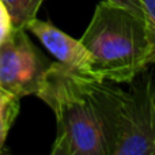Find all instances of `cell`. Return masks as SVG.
I'll use <instances>...</instances> for the list:
<instances>
[{
	"instance_id": "6da1fadb",
	"label": "cell",
	"mask_w": 155,
	"mask_h": 155,
	"mask_svg": "<svg viewBox=\"0 0 155 155\" xmlns=\"http://www.w3.org/2000/svg\"><path fill=\"white\" fill-rule=\"evenodd\" d=\"M76 75L94 106L109 155H155L154 68L148 65L124 83Z\"/></svg>"
},
{
	"instance_id": "8992f818",
	"label": "cell",
	"mask_w": 155,
	"mask_h": 155,
	"mask_svg": "<svg viewBox=\"0 0 155 155\" xmlns=\"http://www.w3.org/2000/svg\"><path fill=\"white\" fill-rule=\"evenodd\" d=\"M7 7L14 29H26L29 22L37 18L44 0H2Z\"/></svg>"
},
{
	"instance_id": "5b68a950",
	"label": "cell",
	"mask_w": 155,
	"mask_h": 155,
	"mask_svg": "<svg viewBox=\"0 0 155 155\" xmlns=\"http://www.w3.org/2000/svg\"><path fill=\"white\" fill-rule=\"evenodd\" d=\"M26 30L40 40L60 64L79 75L93 78V59L80 40L70 37L52 23L37 18L29 22Z\"/></svg>"
},
{
	"instance_id": "9c48e42d",
	"label": "cell",
	"mask_w": 155,
	"mask_h": 155,
	"mask_svg": "<svg viewBox=\"0 0 155 155\" xmlns=\"http://www.w3.org/2000/svg\"><path fill=\"white\" fill-rule=\"evenodd\" d=\"M12 30L14 27H12V22H11V16L8 14V10L4 5V3L0 0V44L7 40V37L11 34Z\"/></svg>"
},
{
	"instance_id": "52a82bcc",
	"label": "cell",
	"mask_w": 155,
	"mask_h": 155,
	"mask_svg": "<svg viewBox=\"0 0 155 155\" xmlns=\"http://www.w3.org/2000/svg\"><path fill=\"white\" fill-rule=\"evenodd\" d=\"M19 113V98L14 95H5L0 98V151L7 139L12 123Z\"/></svg>"
},
{
	"instance_id": "277c9868",
	"label": "cell",
	"mask_w": 155,
	"mask_h": 155,
	"mask_svg": "<svg viewBox=\"0 0 155 155\" xmlns=\"http://www.w3.org/2000/svg\"><path fill=\"white\" fill-rule=\"evenodd\" d=\"M46 68L26 34V29H14L0 44V88L21 99L37 93Z\"/></svg>"
},
{
	"instance_id": "30bf717a",
	"label": "cell",
	"mask_w": 155,
	"mask_h": 155,
	"mask_svg": "<svg viewBox=\"0 0 155 155\" xmlns=\"http://www.w3.org/2000/svg\"><path fill=\"white\" fill-rule=\"evenodd\" d=\"M106 2L112 3V4H116V5H120V7H123V8H125V10L131 11L134 15L137 16V18L146 21L142 0H106Z\"/></svg>"
},
{
	"instance_id": "8fae6325",
	"label": "cell",
	"mask_w": 155,
	"mask_h": 155,
	"mask_svg": "<svg viewBox=\"0 0 155 155\" xmlns=\"http://www.w3.org/2000/svg\"><path fill=\"white\" fill-rule=\"evenodd\" d=\"M5 95H8V93H5L4 90H2V88H0V98H3V97H5ZM11 95V94H10Z\"/></svg>"
},
{
	"instance_id": "3957f363",
	"label": "cell",
	"mask_w": 155,
	"mask_h": 155,
	"mask_svg": "<svg viewBox=\"0 0 155 155\" xmlns=\"http://www.w3.org/2000/svg\"><path fill=\"white\" fill-rule=\"evenodd\" d=\"M35 95L56 117L52 155H109L97 113L78 75L59 61L41 76Z\"/></svg>"
},
{
	"instance_id": "7a4b0ae2",
	"label": "cell",
	"mask_w": 155,
	"mask_h": 155,
	"mask_svg": "<svg viewBox=\"0 0 155 155\" xmlns=\"http://www.w3.org/2000/svg\"><path fill=\"white\" fill-rule=\"evenodd\" d=\"M93 59V78L124 83L150 63L146 21L120 5L104 0L80 38Z\"/></svg>"
},
{
	"instance_id": "ba28073f",
	"label": "cell",
	"mask_w": 155,
	"mask_h": 155,
	"mask_svg": "<svg viewBox=\"0 0 155 155\" xmlns=\"http://www.w3.org/2000/svg\"><path fill=\"white\" fill-rule=\"evenodd\" d=\"M150 42V63L155 64V0H142Z\"/></svg>"
}]
</instances>
